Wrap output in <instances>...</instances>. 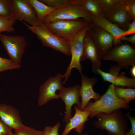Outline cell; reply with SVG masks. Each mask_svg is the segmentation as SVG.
Wrapping results in <instances>:
<instances>
[{"instance_id":"6da1fadb","label":"cell","mask_w":135,"mask_h":135,"mask_svg":"<svg viewBox=\"0 0 135 135\" xmlns=\"http://www.w3.org/2000/svg\"><path fill=\"white\" fill-rule=\"evenodd\" d=\"M114 86L112 84L99 99L94 102H89L83 110L90 112L89 118H92L98 114L110 113L121 108H130L128 104L116 96L114 92Z\"/></svg>"},{"instance_id":"7a4b0ae2","label":"cell","mask_w":135,"mask_h":135,"mask_svg":"<svg viewBox=\"0 0 135 135\" xmlns=\"http://www.w3.org/2000/svg\"><path fill=\"white\" fill-rule=\"evenodd\" d=\"M93 124L97 128L106 130L108 135H124L127 128V119L120 109L95 116Z\"/></svg>"},{"instance_id":"3957f363","label":"cell","mask_w":135,"mask_h":135,"mask_svg":"<svg viewBox=\"0 0 135 135\" xmlns=\"http://www.w3.org/2000/svg\"><path fill=\"white\" fill-rule=\"evenodd\" d=\"M28 28L35 34L42 45L60 52L68 56L71 55L68 42L51 32L43 24L32 26L22 22Z\"/></svg>"},{"instance_id":"277c9868","label":"cell","mask_w":135,"mask_h":135,"mask_svg":"<svg viewBox=\"0 0 135 135\" xmlns=\"http://www.w3.org/2000/svg\"><path fill=\"white\" fill-rule=\"evenodd\" d=\"M93 16L83 7L81 4H67L56 8L45 18L43 24L60 20L82 18L92 24Z\"/></svg>"},{"instance_id":"5b68a950","label":"cell","mask_w":135,"mask_h":135,"mask_svg":"<svg viewBox=\"0 0 135 135\" xmlns=\"http://www.w3.org/2000/svg\"><path fill=\"white\" fill-rule=\"evenodd\" d=\"M91 24L83 19L79 18L57 20L44 24L53 33L68 42L80 30Z\"/></svg>"},{"instance_id":"8992f818","label":"cell","mask_w":135,"mask_h":135,"mask_svg":"<svg viewBox=\"0 0 135 135\" xmlns=\"http://www.w3.org/2000/svg\"><path fill=\"white\" fill-rule=\"evenodd\" d=\"M92 24L86 26L78 32L72 39L68 41L72 57L70 63L67 68L66 73L63 75L65 83L70 75L73 68L78 70L82 75V68L80 64L84 47V40L85 36Z\"/></svg>"},{"instance_id":"52a82bcc","label":"cell","mask_w":135,"mask_h":135,"mask_svg":"<svg viewBox=\"0 0 135 135\" xmlns=\"http://www.w3.org/2000/svg\"><path fill=\"white\" fill-rule=\"evenodd\" d=\"M101 58L116 62L120 69L128 68L135 65V50L128 44H120L112 48Z\"/></svg>"},{"instance_id":"ba28073f","label":"cell","mask_w":135,"mask_h":135,"mask_svg":"<svg viewBox=\"0 0 135 135\" xmlns=\"http://www.w3.org/2000/svg\"><path fill=\"white\" fill-rule=\"evenodd\" d=\"M0 41L10 60L21 65L26 45L25 38L21 36H9L0 34Z\"/></svg>"},{"instance_id":"9c48e42d","label":"cell","mask_w":135,"mask_h":135,"mask_svg":"<svg viewBox=\"0 0 135 135\" xmlns=\"http://www.w3.org/2000/svg\"><path fill=\"white\" fill-rule=\"evenodd\" d=\"M63 78L60 74L50 77L40 86L38 100L39 106L44 105L50 100L59 98L58 94L56 92L58 90L60 91L63 87L62 83Z\"/></svg>"},{"instance_id":"30bf717a","label":"cell","mask_w":135,"mask_h":135,"mask_svg":"<svg viewBox=\"0 0 135 135\" xmlns=\"http://www.w3.org/2000/svg\"><path fill=\"white\" fill-rule=\"evenodd\" d=\"M12 15L17 20L24 21L32 26L41 24L36 13L28 0H11Z\"/></svg>"},{"instance_id":"8fae6325","label":"cell","mask_w":135,"mask_h":135,"mask_svg":"<svg viewBox=\"0 0 135 135\" xmlns=\"http://www.w3.org/2000/svg\"><path fill=\"white\" fill-rule=\"evenodd\" d=\"M101 59L99 49L89 29L84 38L83 51L80 61L90 60L92 62L93 72L97 74V70L100 69L101 66Z\"/></svg>"},{"instance_id":"7c38bea8","label":"cell","mask_w":135,"mask_h":135,"mask_svg":"<svg viewBox=\"0 0 135 135\" xmlns=\"http://www.w3.org/2000/svg\"><path fill=\"white\" fill-rule=\"evenodd\" d=\"M80 86L76 85L70 87H63L58 93L59 97L64 102L65 105V115L63 120L68 124L72 117V108L74 104H76L80 108Z\"/></svg>"},{"instance_id":"4fadbf2b","label":"cell","mask_w":135,"mask_h":135,"mask_svg":"<svg viewBox=\"0 0 135 135\" xmlns=\"http://www.w3.org/2000/svg\"><path fill=\"white\" fill-rule=\"evenodd\" d=\"M89 31L99 49L102 58L112 48L114 41V37L102 28L92 24Z\"/></svg>"},{"instance_id":"5bb4252c","label":"cell","mask_w":135,"mask_h":135,"mask_svg":"<svg viewBox=\"0 0 135 135\" xmlns=\"http://www.w3.org/2000/svg\"><path fill=\"white\" fill-rule=\"evenodd\" d=\"M0 118L7 126L14 130L25 126L22 122L18 110L11 105L0 103Z\"/></svg>"},{"instance_id":"9a60e30c","label":"cell","mask_w":135,"mask_h":135,"mask_svg":"<svg viewBox=\"0 0 135 135\" xmlns=\"http://www.w3.org/2000/svg\"><path fill=\"white\" fill-rule=\"evenodd\" d=\"M97 80L95 78H89L83 74L81 75L82 85L80 90L81 101L80 109L83 110L91 99L96 101L101 96L100 94L95 92L93 87Z\"/></svg>"},{"instance_id":"2e32d148","label":"cell","mask_w":135,"mask_h":135,"mask_svg":"<svg viewBox=\"0 0 135 135\" xmlns=\"http://www.w3.org/2000/svg\"><path fill=\"white\" fill-rule=\"evenodd\" d=\"M104 16L109 21L124 31L128 29L130 23L133 21L126 10L124 2L112 9Z\"/></svg>"},{"instance_id":"e0dca14e","label":"cell","mask_w":135,"mask_h":135,"mask_svg":"<svg viewBox=\"0 0 135 135\" xmlns=\"http://www.w3.org/2000/svg\"><path fill=\"white\" fill-rule=\"evenodd\" d=\"M74 115L67 124L61 135H68L73 129L79 134H81L83 132L84 124L88 120L90 112L88 110H82L76 106H74Z\"/></svg>"},{"instance_id":"ac0fdd59","label":"cell","mask_w":135,"mask_h":135,"mask_svg":"<svg viewBox=\"0 0 135 135\" xmlns=\"http://www.w3.org/2000/svg\"><path fill=\"white\" fill-rule=\"evenodd\" d=\"M97 74L101 76L103 80L109 82L117 86L127 87L129 88L135 87V78H130L126 76L124 72L120 74H113L103 72L100 69L97 70Z\"/></svg>"},{"instance_id":"d6986e66","label":"cell","mask_w":135,"mask_h":135,"mask_svg":"<svg viewBox=\"0 0 135 135\" xmlns=\"http://www.w3.org/2000/svg\"><path fill=\"white\" fill-rule=\"evenodd\" d=\"M92 24L100 27L111 34L114 39V44H116L120 42L119 37L124 32L115 24L107 20L104 16L98 17L93 16Z\"/></svg>"},{"instance_id":"ffe728a7","label":"cell","mask_w":135,"mask_h":135,"mask_svg":"<svg viewBox=\"0 0 135 135\" xmlns=\"http://www.w3.org/2000/svg\"><path fill=\"white\" fill-rule=\"evenodd\" d=\"M34 9L38 18L42 24L46 17L56 8L46 5L37 0H28Z\"/></svg>"},{"instance_id":"44dd1931","label":"cell","mask_w":135,"mask_h":135,"mask_svg":"<svg viewBox=\"0 0 135 135\" xmlns=\"http://www.w3.org/2000/svg\"><path fill=\"white\" fill-rule=\"evenodd\" d=\"M81 5L93 16H104L99 0H81Z\"/></svg>"},{"instance_id":"7402d4cb","label":"cell","mask_w":135,"mask_h":135,"mask_svg":"<svg viewBox=\"0 0 135 135\" xmlns=\"http://www.w3.org/2000/svg\"><path fill=\"white\" fill-rule=\"evenodd\" d=\"M114 92L118 98L129 104L135 98V89L132 88H124L115 86Z\"/></svg>"},{"instance_id":"603a6c76","label":"cell","mask_w":135,"mask_h":135,"mask_svg":"<svg viewBox=\"0 0 135 135\" xmlns=\"http://www.w3.org/2000/svg\"><path fill=\"white\" fill-rule=\"evenodd\" d=\"M17 20L13 15L8 17L0 16V34L3 32L15 31L14 25Z\"/></svg>"},{"instance_id":"cb8c5ba5","label":"cell","mask_w":135,"mask_h":135,"mask_svg":"<svg viewBox=\"0 0 135 135\" xmlns=\"http://www.w3.org/2000/svg\"><path fill=\"white\" fill-rule=\"evenodd\" d=\"M125 0H99L104 16L110 11L123 4Z\"/></svg>"},{"instance_id":"d4e9b609","label":"cell","mask_w":135,"mask_h":135,"mask_svg":"<svg viewBox=\"0 0 135 135\" xmlns=\"http://www.w3.org/2000/svg\"><path fill=\"white\" fill-rule=\"evenodd\" d=\"M40 1L48 6L59 8L70 4H80V0H40Z\"/></svg>"},{"instance_id":"484cf974","label":"cell","mask_w":135,"mask_h":135,"mask_svg":"<svg viewBox=\"0 0 135 135\" xmlns=\"http://www.w3.org/2000/svg\"><path fill=\"white\" fill-rule=\"evenodd\" d=\"M21 65L17 64L10 59L0 56V72L7 70L19 69Z\"/></svg>"},{"instance_id":"4316f807","label":"cell","mask_w":135,"mask_h":135,"mask_svg":"<svg viewBox=\"0 0 135 135\" xmlns=\"http://www.w3.org/2000/svg\"><path fill=\"white\" fill-rule=\"evenodd\" d=\"M12 15L11 0H0V16L8 17Z\"/></svg>"},{"instance_id":"83f0119b","label":"cell","mask_w":135,"mask_h":135,"mask_svg":"<svg viewBox=\"0 0 135 135\" xmlns=\"http://www.w3.org/2000/svg\"><path fill=\"white\" fill-rule=\"evenodd\" d=\"M14 133L16 135H44V131L25 126L22 128L15 130Z\"/></svg>"},{"instance_id":"f1b7e54d","label":"cell","mask_w":135,"mask_h":135,"mask_svg":"<svg viewBox=\"0 0 135 135\" xmlns=\"http://www.w3.org/2000/svg\"><path fill=\"white\" fill-rule=\"evenodd\" d=\"M124 5L130 16L133 20H135V0H125Z\"/></svg>"},{"instance_id":"f546056e","label":"cell","mask_w":135,"mask_h":135,"mask_svg":"<svg viewBox=\"0 0 135 135\" xmlns=\"http://www.w3.org/2000/svg\"><path fill=\"white\" fill-rule=\"evenodd\" d=\"M60 126V123L58 122L53 126L46 127L44 130V135H59L58 130Z\"/></svg>"},{"instance_id":"4dcf8cb0","label":"cell","mask_w":135,"mask_h":135,"mask_svg":"<svg viewBox=\"0 0 135 135\" xmlns=\"http://www.w3.org/2000/svg\"><path fill=\"white\" fill-rule=\"evenodd\" d=\"M125 116L130 122L131 128L124 135H135V118L129 114H126Z\"/></svg>"},{"instance_id":"1f68e13d","label":"cell","mask_w":135,"mask_h":135,"mask_svg":"<svg viewBox=\"0 0 135 135\" xmlns=\"http://www.w3.org/2000/svg\"><path fill=\"white\" fill-rule=\"evenodd\" d=\"M135 34V20L133 21L130 24L128 29L124 31L119 37L118 39L121 38L126 36Z\"/></svg>"},{"instance_id":"d6a6232c","label":"cell","mask_w":135,"mask_h":135,"mask_svg":"<svg viewBox=\"0 0 135 135\" xmlns=\"http://www.w3.org/2000/svg\"><path fill=\"white\" fill-rule=\"evenodd\" d=\"M12 129L5 124L0 118V135H8Z\"/></svg>"},{"instance_id":"836d02e7","label":"cell","mask_w":135,"mask_h":135,"mask_svg":"<svg viewBox=\"0 0 135 135\" xmlns=\"http://www.w3.org/2000/svg\"><path fill=\"white\" fill-rule=\"evenodd\" d=\"M120 40L122 41H127L130 42L132 44H135V34L130 36H123L120 38Z\"/></svg>"},{"instance_id":"e575fe53","label":"cell","mask_w":135,"mask_h":135,"mask_svg":"<svg viewBox=\"0 0 135 135\" xmlns=\"http://www.w3.org/2000/svg\"><path fill=\"white\" fill-rule=\"evenodd\" d=\"M131 73L134 77V78L135 77V65H134L132 66L130 70Z\"/></svg>"},{"instance_id":"d590c367","label":"cell","mask_w":135,"mask_h":135,"mask_svg":"<svg viewBox=\"0 0 135 135\" xmlns=\"http://www.w3.org/2000/svg\"><path fill=\"white\" fill-rule=\"evenodd\" d=\"M8 135H16V134L14 133H13L12 131H11Z\"/></svg>"},{"instance_id":"8d00e7d4","label":"cell","mask_w":135,"mask_h":135,"mask_svg":"<svg viewBox=\"0 0 135 135\" xmlns=\"http://www.w3.org/2000/svg\"><path fill=\"white\" fill-rule=\"evenodd\" d=\"M82 135H89L87 133H85L83 134Z\"/></svg>"},{"instance_id":"74e56055","label":"cell","mask_w":135,"mask_h":135,"mask_svg":"<svg viewBox=\"0 0 135 135\" xmlns=\"http://www.w3.org/2000/svg\"><path fill=\"white\" fill-rule=\"evenodd\" d=\"M98 135H102V134H100Z\"/></svg>"}]
</instances>
